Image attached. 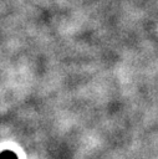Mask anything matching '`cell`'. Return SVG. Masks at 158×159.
Segmentation results:
<instances>
[{"label":"cell","instance_id":"cell-1","mask_svg":"<svg viewBox=\"0 0 158 159\" xmlns=\"http://www.w3.org/2000/svg\"><path fill=\"white\" fill-rule=\"evenodd\" d=\"M0 159H17L16 158V155L12 153V152H2L1 154H0Z\"/></svg>","mask_w":158,"mask_h":159}]
</instances>
